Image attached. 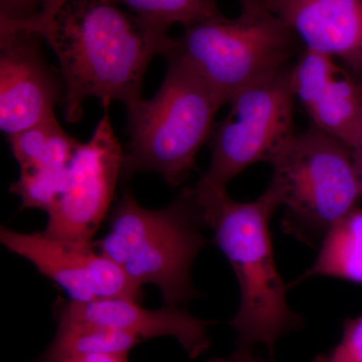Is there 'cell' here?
<instances>
[{"label":"cell","instance_id":"1","mask_svg":"<svg viewBox=\"0 0 362 362\" xmlns=\"http://www.w3.org/2000/svg\"><path fill=\"white\" fill-rule=\"evenodd\" d=\"M0 28L37 33L56 54L65 83V118L77 123L83 103L97 98L104 110L113 101L126 108L142 100L150 62L165 56L175 39L146 25L111 0H47L35 18Z\"/></svg>","mask_w":362,"mask_h":362},{"label":"cell","instance_id":"2","mask_svg":"<svg viewBox=\"0 0 362 362\" xmlns=\"http://www.w3.org/2000/svg\"><path fill=\"white\" fill-rule=\"evenodd\" d=\"M202 218L230 262L239 282L240 302L230 325L238 342L252 347L264 343L273 354L279 338L303 326L304 318L290 309L287 287L276 267L269 223L282 206L275 185L256 201H235L226 188L199 180L192 187Z\"/></svg>","mask_w":362,"mask_h":362},{"label":"cell","instance_id":"3","mask_svg":"<svg viewBox=\"0 0 362 362\" xmlns=\"http://www.w3.org/2000/svg\"><path fill=\"white\" fill-rule=\"evenodd\" d=\"M109 230L95 242L136 285H156L164 303L177 306L199 297L190 279L197 255L206 246V226L192 188L185 187L165 209L142 206L127 188L108 216Z\"/></svg>","mask_w":362,"mask_h":362},{"label":"cell","instance_id":"4","mask_svg":"<svg viewBox=\"0 0 362 362\" xmlns=\"http://www.w3.org/2000/svg\"><path fill=\"white\" fill-rule=\"evenodd\" d=\"M164 57L168 71L156 96L126 108L130 141L121 176L157 173L175 187L187 180L199 150L211 141L220 108L187 59L171 49Z\"/></svg>","mask_w":362,"mask_h":362},{"label":"cell","instance_id":"5","mask_svg":"<svg viewBox=\"0 0 362 362\" xmlns=\"http://www.w3.org/2000/svg\"><path fill=\"white\" fill-rule=\"evenodd\" d=\"M300 44L284 21L252 0L240 4L235 18L221 16L185 28L171 49L194 66L221 108L292 66Z\"/></svg>","mask_w":362,"mask_h":362},{"label":"cell","instance_id":"6","mask_svg":"<svg viewBox=\"0 0 362 362\" xmlns=\"http://www.w3.org/2000/svg\"><path fill=\"white\" fill-rule=\"evenodd\" d=\"M269 164L285 209L283 232L309 246L321 244L361 201L349 147L314 126L293 136Z\"/></svg>","mask_w":362,"mask_h":362},{"label":"cell","instance_id":"7","mask_svg":"<svg viewBox=\"0 0 362 362\" xmlns=\"http://www.w3.org/2000/svg\"><path fill=\"white\" fill-rule=\"evenodd\" d=\"M291 66L230 99L228 115L214 127L211 165L202 180L226 188L252 164L269 163L292 139L296 98L290 81Z\"/></svg>","mask_w":362,"mask_h":362},{"label":"cell","instance_id":"8","mask_svg":"<svg viewBox=\"0 0 362 362\" xmlns=\"http://www.w3.org/2000/svg\"><path fill=\"white\" fill-rule=\"evenodd\" d=\"M123 160L122 146L105 110L89 141L80 143L76 150L66 187L47 211L44 232L65 242L92 244L108 216Z\"/></svg>","mask_w":362,"mask_h":362},{"label":"cell","instance_id":"9","mask_svg":"<svg viewBox=\"0 0 362 362\" xmlns=\"http://www.w3.org/2000/svg\"><path fill=\"white\" fill-rule=\"evenodd\" d=\"M37 33L0 28V129L11 136L54 118L66 88Z\"/></svg>","mask_w":362,"mask_h":362},{"label":"cell","instance_id":"10","mask_svg":"<svg viewBox=\"0 0 362 362\" xmlns=\"http://www.w3.org/2000/svg\"><path fill=\"white\" fill-rule=\"evenodd\" d=\"M312 125L350 147L362 120V84L337 59L303 49L290 71Z\"/></svg>","mask_w":362,"mask_h":362},{"label":"cell","instance_id":"11","mask_svg":"<svg viewBox=\"0 0 362 362\" xmlns=\"http://www.w3.org/2000/svg\"><path fill=\"white\" fill-rule=\"evenodd\" d=\"M303 49L337 59L362 84V0H261Z\"/></svg>","mask_w":362,"mask_h":362},{"label":"cell","instance_id":"12","mask_svg":"<svg viewBox=\"0 0 362 362\" xmlns=\"http://www.w3.org/2000/svg\"><path fill=\"white\" fill-rule=\"evenodd\" d=\"M58 317L113 328L137 337L140 341L161 337H175L190 358H197L211 346L207 327L213 321L202 320L177 306L147 310L130 299L68 302L59 307Z\"/></svg>","mask_w":362,"mask_h":362},{"label":"cell","instance_id":"13","mask_svg":"<svg viewBox=\"0 0 362 362\" xmlns=\"http://www.w3.org/2000/svg\"><path fill=\"white\" fill-rule=\"evenodd\" d=\"M0 242L59 285L71 301H95L89 284V263L95 244H75L42 232L23 233L2 226Z\"/></svg>","mask_w":362,"mask_h":362},{"label":"cell","instance_id":"14","mask_svg":"<svg viewBox=\"0 0 362 362\" xmlns=\"http://www.w3.org/2000/svg\"><path fill=\"white\" fill-rule=\"evenodd\" d=\"M333 277L362 285V209L356 207L335 223L320 244V251L310 268L289 287L308 279Z\"/></svg>","mask_w":362,"mask_h":362},{"label":"cell","instance_id":"15","mask_svg":"<svg viewBox=\"0 0 362 362\" xmlns=\"http://www.w3.org/2000/svg\"><path fill=\"white\" fill-rule=\"evenodd\" d=\"M11 152L20 168H69L80 142L66 134L56 117L8 136Z\"/></svg>","mask_w":362,"mask_h":362},{"label":"cell","instance_id":"16","mask_svg":"<svg viewBox=\"0 0 362 362\" xmlns=\"http://www.w3.org/2000/svg\"><path fill=\"white\" fill-rule=\"evenodd\" d=\"M140 341L137 337L105 326L58 317V331L42 356L74 354H128Z\"/></svg>","mask_w":362,"mask_h":362},{"label":"cell","instance_id":"17","mask_svg":"<svg viewBox=\"0 0 362 362\" xmlns=\"http://www.w3.org/2000/svg\"><path fill=\"white\" fill-rule=\"evenodd\" d=\"M122 4L146 25L168 33L173 25L183 28L223 16L218 0H111Z\"/></svg>","mask_w":362,"mask_h":362},{"label":"cell","instance_id":"18","mask_svg":"<svg viewBox=\"0 0 362 362\" xmlns=\"http://www.w3.org/2000/svg\"><path fill=\"white\" fill-rule=\"evenodd\" d=\"M68 171L69 168L58 166L21 168L20 178L11 183L9 190L20 197L21 209H37L47 213L66 187Z\"/></svg>","mask_w":362,"mask_h":362},{"label":"cell","instance_id":"19","mask_svg":"<svg viewBox=\"0 0 362 362\" xmlns=\"http://www.w3.org/2000/svg\"><path fill=\"white\" fill-rule=\"evenodd\" d=\"M313 362H362V315L345 320L340 342Z\"/></svg>","mask_w":362,"mask_h":362},{"label":"cell","instance_id":"20","mask_svg":"<svg viewBox=\"0 0 362 362\" xmlns=\"http://www.w3.org/2000/svg\"><path fill=\"white\" fill-rule=\"evenodd\" d=\"M47 0H0V23H23L40 13Z\"/></svg>","mask_w":362,"mask_h":362},{"label":"cell","instance_id":"21","mask_svg":"<svg viewBox=\"0 0 362 362\" xmlns=\"http://www.w3.org/2000/svg\"><path fill=\"white\" fill-rule=\"evenodd\" d=\"M128 354H90L59 357L40 356L33 362H128Z\"/></svg>","mask_w":362,"mask_h":362},{"label":"cell","instance_id":"22","mask_svg":"<svg viewBox=\"0 0 362 362\" xmlns=\"http://www.w3.org/2000/svg\"><path fill=\"white\" fill-rule=\"evenodd\" d=\"M252 347L239 345L237 350L228 357H214L209 362H274L256 358L252 354Z\"/></svg>","mask_w":362,"mask_h":362},{"label":"cell","instance_id":"23","mask_svg":"<svg viewBox=\"0 0 362 362\" xmlns=\"http://www.w3.org/2000/svg\"><path fill=\"white\" fill-rule=\"evenodd\" d=\"M351 151L352 158H354V166H356L357 178H358L359 185H361L362 194V120L357 129L356 137L354 142L349 147Z\"/></svg>","mask_w":362,"mask_h":362},{"label":"cell","instance_id":"24","mask_svg":"<svg viewBox=\"0 0 362 362\" xmlns=\"http://www.w3.org/2000/svg\"><path fill=\"white\" fill-rule=\"evenodd\" d=\"M240 4H244V2L252 1V0H239Z\"/></svg>","mask_w":362,"mask_h":362}]
</instances>
